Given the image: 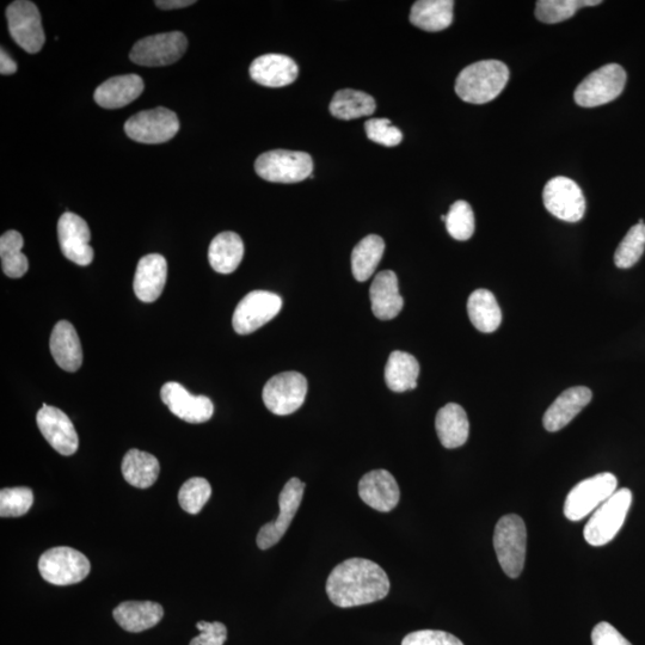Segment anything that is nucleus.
I'll use <instances>...</instances> for the list:
<instances>
[{
    "instance_id": "f257e3e1",
    "label": "nucleus",
    "mask_w": 645,
    "mask_h": 645,
    "mask_svg": "<svg viewBox=\"0 0 645 645\" xmlns=\"http://www.w3.org/2000/svg\"><path fill=\"white\" fill-rule=\"evenodd\" d=\"M389 576L377 563L365 558H350L331 571L327 594L341 608L373 604L390 592Z\"/></svg>"
},
{
    "instance_id": "f03ea898",
    "label": "nucleus",
    "mask_w": 645,
    "mask_h": 645,
    "mask_svg": "<svg viewBox=\"0 0 645 645\" xmlns=\"http://www.w3.org/2000/svg\"><path fill=\"white\" fill-rule=\"evenodd\" d=\"M508 81L509 70L502 61H478L459 73L456 92L464 102L489 103L501 94Z\"/></svg>"
},
{
    "instance_id": "7ed1b4c3",
    "label": "nucleus",
    "mask_w": 645,
    "mask_h": 645,
    "mask_svg": "<svg viewBox=\"0 0 645 645\" xmlns=\"http://www.w3.org/2000/svg\"><path fill=\"white\" fill-rule=\"evenodd\" d=\"M494 549L501 568L511 579L522 573L526 561L527 530L519 515L503 516L495 527Z\"/></svg>"
},
{
    "instance_id": "20e7f679",
    "label": "nucleus",
    "mask_w": 645,
    "mask_h": 645,
    "mask_svg": "<svg viewBox=\"0 0 645 645\" xmlns=\"http://www.w3.org/2000/svg\"><path fill=\"white\" fill-rule=\"evenodd\" d=\"M632 493L629 489H620L610 499L602 503L585 527V539L589 545L604 546L622 530L626 515L630 511Z\"/></svg>"
},
{
    "instance_id": "39448f33",
    "label": "nucleus",
    "mask_w": 645,
    "mask_h": 645,
    "mask_svg": "<svg viewBox=\"0 0 645 645\" xmlns=\"http://www.w3.org/2000/svg\"><path fill=\"white\" fill-rule=\"evenodd\" d=\"M618 481L610 472L585 479L571 489L564 503V515L570 521L587 518L616 493Z\"/></svg>"
},
{
    "instance_id": "423d86ee",
    "label": "nucleus",
    "mask_w": 645,
    "mask_h": 645,
    "mask_svg": "<svg viewBox=\"0 0 645 645\" xmlns=\"http://www.w3.org/2000/svg\"><path fill=\"white\" fill-rule=\"evenodd\" d=\"M255 170L268 182L298 183L312 175L313 161L306 152L274 150L257 158Z\"/></svg>"
},
{
    "instance_id": "0eeeda50",
    "label": "nucleus",
    "mask_w": 645,
    "mask_h": 645,
    "mask_svg": "<svg viewBox=\"0 0 645 645\" xmlns=\"http://www.w3.org/2000/svg\"><path fill=\"white\" fill-rule=\"evenodd\" d=\"M626 72L618 64H608L583 79L574 94L575 102L583 108H595L610 103L625 88Z\"/></svg>"
},
{
    "instance_id": "6e6552de",
    "label": "nucleus",
    "mask_w": 645,
    "mask_h": 645,
    "mask_svg": "<svg viewBox=\"0 0 645 645\" xmlns=\"http://www.w3.org/2000/svg\"><path fill=\"white\" fill-rule=\"evenodd\" d=\"M90 569L88 557L67 546L46 551L39 561L42 579L54 586L76 585L86 579Z\"/></svg>"
},
{
    "instance_id": "1a4fd4ad",
    "label": "nucleus",
    "mask_w": 645,
    "mask_h": 645,
    "mask_svg": "<svg viewBox=\"0 0 645 645\" xmlns=\"http://www.w3.org/2000/svg\"><path fill=\"white\" fill-rule=\"evenodd\" d=\"M307 380L299 372H284L268 380L262 398L270 413L287 416L296 413L304 404Z\"/></svg>"
},
{
    "instance_id": "9d476101",
    "label": "nucleus",
    "mask_w": 645,
    "mask_h": 645,
    "mask_svg": "<svg viewBox=\"0 0 645 645\" xmlns=\"http://www.w3.org/2000/svg\"><path fill=\"white\" fill-rule=\"evenodd\" d=\"M180 131L177 115L168 108L144 110L129 118L125 132L129 139L141 144H163Z\"/></svg>"
},
{
    "instance_id": "9b49d317",
    "label": "nucleus",
    "mask_w": 645,
    "mask_h": 645,
    "mask_svg": "<svg viewBox=\"0 0 645 645\" xmlns=\"http://www.w3.org/2000/svg\"><path fill=\"white\" fill-rule=\"evenodd\" d=\"M187 48L188 40L181 32L156 34L135 43L129 59L140 66H168L180 60Z\"/></svg>"
},
{
    "instance_id": "f8f14e48",
    "label": "nucleus",
    "mask_w": 645,
    "mask_h": 645,
    "mask_svg": "<svg viewBox=\"0 0 645 645\" xmlns=\"http://www.w3.org/2000/svg\"><path fill=\"white\" fill-rule=\"evenodd\" d=\"M6 18L11 38L17 45L30 54L39 53L46 36L38 6L28 0H17L6 9Z\"/></svg>"
},
{
    "instance_id": "ddd939ff",
    "label": "nucleus",
    "mask_w": 645,
    "mask_h": 645,
    "mask_svg": "<svg viewBox=\"0 0 645 645\" xmlns=\"http://www.w3.org/2000/svg\"><path fill=\"white\" fill-rule=\"evenodd\" d=\"M282 299L268 291H253L247 294L233 313L232 325L239 335H249L279 315Z\"/></svg>"
},
{
    "instance_id": "4468645a",
    "label": "nucleus",
    "mask_w": 645,
    "mask_h": 645,
    "mask_svg": "<svg viewBox=\"0 0 645 645\" xmlns=\"http://www.w3.org/2000/svg\"><path fill=\"white\" fill-rule=\"evenodd\" d=\"M543 201L546 210L567 223H577L586 212V200L579 184L568 177L558 176L546 183Z\"/></svg>"
},
{
    "instance_id": "2eb2a0df",
    "label": "nucleus",
    "mask_w": 645,
    "mask_h": 645,
    "mask_svg": "<svg viewBox=\"0 0 645 645\" xmlns=\"http://www.w3.org/2000/svg\"><path fill=\"white\" fill-rule=\"evenodd\" d=\"M305 483L299 478H291L279 496L280 513L278 518L261 527L256 543L261 550H268L278 544L290 528L303 501Z\"/></svg>"
},
{
    "instance_id": "dca6fc26",
    "label": "nucleus",
    "mask_w": 645,
    "mask_h": 645,
    "mask_svg": "<svg viewBox=\"0 0 645 645\" xmlns=\"http://www.w3.org/2000/svg\"><path fill=\"white\" fill-rule=\"evenodd\" d=\"M58 237L60 249L67 260L83 267L94 261V249L90 245L91 232L82 217L71 212L61 215Z\"/></svg>"
},
{
    "instance_id": "f3484780",
    "label": "nucleus",
    "mask_w": 645,
    "mask_h": 645,
    "mask_svg": "<svg viewBox=\"0 0 645 645\" xmlns=\"http://www.w3.org/2000/svg\"><path fill=\"white\" fill-rule=\"evenodd\" d=\"M43 438L61 456L69 457L78 450L79 439L75 426L63 410L43 404L36 415Z\"/></svg>"
},
{
    "instance_id": "a211bd4d",
    "label": "nucleus",
    "mask_w": 645,
    "mask_h": 645,
    "mask_svg": "<svg viewBox=\"0 0 645 645\" xmlns=\"http://www.w3.org/2000/svg\"><path fill=\"white\" fill-rule=\"evenodd\" d=\"M161 398L178 419L194 425L210 421L214 414V405L210 398L194 396L180 383L169 382L163 385Z\"/></svg>"
},
{
    "instance_id": "6ab92c4d",
    "label": "nucleus",
    "mask_w": 645,
    "mask_h": 645,
    "mask_svg": "<svg viewBox=\"0 0 645 645\" xmlns=\"http://www.w3.org/2000/svg\"><path fill=\"white\" fill-rule=\"evenodd\" d=\"M361 500L378 512L389 513L401 500L398 483L386 470H374L366 473L359 482Z\"/></svg>"
},
{
    "instance_id": "aec40b11",
    "label": "nucleus",
    "mask_w": 645,
    "mask_h": 645,
    "mask_svg": "<svg viewBox=\"0 0 645 645\" xmlns=\"http://www.w3.org/2000/svg\"><path fill=\"white\" fill-rule=\"evenodd\" d=\"M168 279V262L159 254L146 255L138 263L133 288L144 303H153L162 296Z\"/></svg>"
},
{
    "instance_id": "412c9836",
    "label": "nucleus",
    "mask_w": 645,
    "mask_h": 645,
    "mask_svg": "<svg viewBox=\"0 0 645 645\" xmlns=\"http://www.w3.org/2000/svg\"><path fill=\"white\" fill-rule=\"evenodd\" d=\"M593 393L586 386L565 390L546 410L543 423L548 432L555 433L567 427L591 403Z\"/></svg>"
},
{
    "instance_id": "4be33fe9",
    "label": "nucleus",
    "mask_w": 645,
    "mask_h": 645,
    "mask_svg": "<svg viewBox=\"0 0 645 645\" xmlns=\"http://www.w3.org/2000/svg\"><path fill=\"white\" fill-rule=\"evenodd\" d=\"M298 65L292 58L282 54H266L258 57L250 66L253 81L267 88H282L296 82Z\"/></svg>"
},
{
    "instance_id": "5701e85b",
    "label": "nucleus",
    "mask_w": 645,
    "mask_h": 645,
    "mask_svg": "<svg viewBox=\"0 0 645 645\" xmlns=\"http://www.w3.org/2000/svg\"><path fill=\"white\" fill-rule=\"evenodd\" d=\"M372 311L380 321H390L403 310L404 300L399 293L397 275L392 270L377 274L370 288Z\"/></svg>"
},
{
    "instance_id": "b1692460",
    "label": "nucleus",
    "mask_w": 645,
    "mask_h": 645,
    "mask_svg": "<svg viewBox=\"0 0 645 645\" xmlns=\"http://www.w3.org/2000/svg\"><path fill=\"white\" fill-rule=\"evenodd\" d=\"M51 353L55 362L66 372H77L83 364V349L75 327L70 322L60 321L55 325L51 341Z\"/></svg>"
},
{
    "instance_id": "393cba45",
    "label": "nucleus",
    "mask_w": 645,
    "mask_h": 645,
    "mask_svg": "<svg viewBox=\"0 0 645 645\" xmlns=\"http://www.w3.org/2000/svg\"><path fill=\"white\" fill-rule=\"evenodd\" d=\"M144 81L138 75H125L108 79L95 91V101L104 109H120L143 94Z\"/></svg>"
},
{
    "instance_id": "a878e982",
    "label": "nucleus",
    "mask_w": 645,
    "mask_h": 645,
    "mask_svg": "<svg viewBox=\"0 0 645 645\" xmlns=\"http://www.w3.org/2000/svg\"><path fill=\"white\" fill-rule=\"evenodd\" d=\"M163 616L162 605L153 601H125L113 612L116 623L134 634L155 628Z\"/></svg>"
},
{
    "instance_id": "bb28decb",
    "label": "nucleus",
    "mask_w": 645,
    "mask_h": 645,
    "mask_svg": "<svg viewBox=\"0 0 645 645\" xmlns=\"http://www.w3.org/2000/svg\"><path fill=\"white\" fill-rule=\"evenodd\" d=\"M435 429L442 446L448 450L462 447L470 434L468 415L459 404H447L436 414Z\"/></svg>"
},
{
    "instance_id": "cd10ccee",
    "label": "nucleus",
    "mask_w": 645,
    "mask_h": 645,
    "mask_svg": "<svg viewBox=\"0 0 645 645\" xmlns=\"http://www.w3.org/2000/svg\"><path fill=\"white\" fill-rule=\"evenodd\" d=\"M452 0H419L410 12V22L429 33L441 32L453 22Z\"/></svg>"
},
{
    "instance_id": "c85d7f7f",
    "label": "nucleus",
    "mask_w": 645,
    "mask_h": 645,
    "mask_svg": "<svg viewBox=\"0 0 645 645\" xmlns=\"http://www.w3.org/2000/svg\"><path fill=\"white\" fill-rule=\"evenodd\" d=\"M244 257V243L235 232L219 233L208 249V261L215 272L231 274Z\"/></svg>"
},
{
    "instance_id": "c756f323",
    "label": "nucleus",
    "mask_w": 645,
    "mask_h": 645,
    "mask_svg": "<svg viewBox=\"0 0 645 645\" xmlns=\"http://www.w3.org/2000/svg\"><path fill=\"white\" fill-rule=\"evenodd\" d=\"M419 376L420 364L414 355L401 350L391 353L385 367V382L391 391L401 393L416 389Z\"/></svg>"
},
{
    "instance_id": "7c9ffc66",
    "label": "nucleus",
    "mask_w": 645,
    "mask_h": 645,
    "mask_svg": "<svg viewBox=\"0 0 645 645\" xmlns=\"http://www.w3.org/2000/svg\"><path fill=\"white\" fill-rule=\"evenodd\" d=\"M121 470L127 483L132 487L147 489L157 482L161 466L155 456L134 448L126 453Z\"/></svg>"
},
{
    "instance_id": "2f4dec72",
    "label": "nucleus",
    "mask_w": 645,
    "mask_h": 645,
    "mask_svg": "<svg viewBox=\"0 0 645 645\" xmlns=\"http://www.w3.org/2000/svg\"><path fill=\"white\" fill-rule=\"evenodd\" d=\"M470 321L481 333L491 334L500 328L502 312L493 293L488 290L473 292L468 300Z\"/></svg>"
},
{
    "instance_id": "473e14b6",
    "label": "nucleus",
    "mask_w": 645,
    "mask_h": 645,
    "mask_svg": "<svg viewBox=\"0 0 645 645\" xmlns=\"http://www.w3.org/2000/svg\"><path fill=\"white\" fill-rule=\"evenodd\" d=\"M376 108V101L371 95L353 89L337 91L330 103L331 115L344 121L371 116L376 112Z\"/></svg>"
},
{
    "instance_id": "72a5a7b5",
    "label": "nucleus",
    "mask_w": 645,
    "mask_h": 645,
    "mask_svg": "<svg viewBox=\"0 0 645 645\" xmlns=\"http://www.w3.org/2000/svg\"><path fill=\"white\" fill-rule=\"evenodd\" d=\"M385 251L382 237L370 235L362 239L353 250L352 270L356 281L365 282L376 272Z\"/></svg>"
},
{
    "instance_id": "f704fd0d",
    "label": "nucleus",
    "mask_w": 645,
    "mask_h": 645,
    "mask_svg": "<svg viewBox=\"0 0 645 645\" xmlns=\"http://www.w3.org/2000/svg\"><path fill=\"white\" fill-rule=\"evenodd\" d=\"M23 247L24 239L20 232L8 231L0 238L2 268L9 278L20 279L28 272L29 262L27 256L22 253Z\"/></svg>"
},
{
    "instance_id": "c9c22d12",
    "label": "nucleus",
    "mask_w": 645,
    "mask_h": 645,
    "mask_svg": "<svg viewBox=\"0 0 645 645\" xmlns=\"http://www.w3.org/2000/svg\"><path fill=\"white\" fill-rule=\"evenodd\" d=\"M601 3L600 0H539L536 17L546 24L561 23L573 17L577 10Z\"/></svg>"
},
{
    "instance_id": "e433bc0d",
    "label": "nucleus",
    "mask_w": 645,
    "mask_h": 645,
    "mask_svg": "<svg viewBox=\"0 0 645 645\" xmlns=\"http://www.w3.org/2000/svg\"><path fill=\"white\" fill-rule=\"evenodd\" d=\"M645 250V224L643 220L631 227L614 254V263L620 269H629L641 260Z\"/></svg>"
},
{
    "instance_id": "4c0bfd02",
    "label": "nucleus",
    "mask_w": 645,
    "mask_h": 645,
    "mask_svg": "<svg viewBox=\"0 0 645 645\" xmlns=\"http://www.w3.org/2000/svg\"><path fill=\"white\" fill-rule=\"evenodd\" d=\"M446 229L457 241H469L475 232V214L468 202H454L446 215Z\"/></svg>"
},
{
    "instance_id": "58836bf2",
    "label": "nucleus",
    "mask_w": 645,
    "mask_h": 645,
    "mask_svg": "<svg viewBox=\"0 0 645 645\" xmlns=\"http://www.w3.org/2000/svg\"><path fill=\"white\" fill-rule=\"evenodd\" d=\"M212 495L210 482L205 478L193 477L188 479L178 493V502L183 511L196 515L202 511Z\"/></svg>"
},
{
    "instance_id": "ea45409f",
    "label": "nucleus",
    "mask_w": 645,
    "mask_h": 645,
    "mask_svg": "<svg viewBox=\"0 0 645 645\" xmlns=\"http://www.w3.org/2000/svg\"><path fill=\"white\" fill-rule=\"evenodd\" d=\"M34 503L33 490L27 487L5 488L0 491V516L18 518L29 512Z\"/></svg>"
},
{
    "instance_id": "a19ab883",
    "label": "nucleus",
    "mask_w": 645,
    "mask_h": 645,
    "mask_svg": "<svg viewBox=\"0 0 645 645\" xmlns=\"http://www.w3.org/2000/svg\"><path fill=\"white\" fill-rule=\"evenodd\" d=\"M365 129L368 139L379 145L395 147L402 143V132L389 119L368 120Z\"/></svg>"
},
{
    "instance_id": "79ce46f5",
    "label": "nucleus",
    "mask_w": 645,
    "mask_h": 645,
    "mask_svg": "<svg viewBox=\"0 0 645 645\" xmlns=\"http://www.w3.org/2000/svg\"><path fill=\"white\" fill-rule=\"evenodd\" d=\"M402 645H464L456 636L439 630H420L404 637Z\"/></svg>"
},
{
    "instance_id": "37998d69",
    "label": "nucleus",
    "mask_w": 645,
    "mask_h": 645,
    "mask_svg": "<svg viewBox=\"0 0 645 645\" xmlns=\"http://www.w3.org/2000/svg\"><path fill=\"white\" fill-rule=\"evenodd\" d=\"M200 635L193 638L189 645H224L227 638V629L223 623L199 622L196 624Z\"/></svg>"
},
{
    "instance_id": "c03bdc74",
    "label": "nucleus",
    "mask_w": 645,
    "mask_h": 645,
    "mask_svg": "<svg viewBox=\"0 0 645 645\" xmlns=\"http://www.w3.org/2000/svg\"><path fill=\"white\" fill-rule=\"evenodd\" d=\"M593 645H632L610 623L601 622L592 631Z\"/></svg>"
},
{
    "instance_id": "a18cd8bd",
    "label": "nucleus",
    "mask_w": 645,
    "mask_h": 645,
    "mask_svg": "<svg viewBox=\"0 0 645 645\" xmlns=\"http://www.w3.org/2000/svg\"><path fill=\"white\" fill-rule=\"evenodd\" d=\"M17 71V64L14 59H11L10 55L4 51L0 52V73L3 76L14 75Z\"/></svg>"
},
{
    "instance_id": "49530a36",
    "label": "nucleus",
    "mask_w": 645,
    "mask_h": 645,
    "mask_svg": "<svg viewBox=\"0 0 645 645\" xmlns=\"http://www.w3.org/2000/svg\"><path fill=\"white\" fill-rule=\"evenodd\" d=\"M195 4L194 0H157L156 5L159 9L174 10L183 9Z\"/></svg>"
}]
</instances>
